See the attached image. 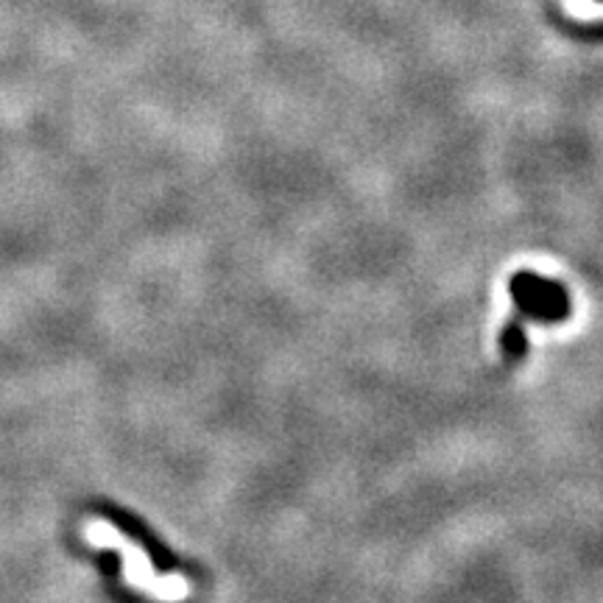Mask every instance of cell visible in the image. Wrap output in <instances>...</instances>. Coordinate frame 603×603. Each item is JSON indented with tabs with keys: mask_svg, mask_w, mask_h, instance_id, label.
<instances>
[{
	"mask_svg": "<svg viewBox=\"0 0 603 603\" xmlns=\"http://www.w3.org/2000/svg\"><path fill=\"white\" fill-rule=\"evenodd\" d=\"M562 9L576 23L603 20V0H562Z\"/></svg>",
	"mask_w": 603,
	"mask_h": 603,
	"instance_id": "7a4b0ae2",
	"label": "cell"
},
{
	"mask_svg": "<svg viewBox=\"0 0 603 603\" xmlns=\"http://www.w3.org/2000/svg\"><path fill=\"white\" fill-rule=\"evenodd\" d=\"M84 539L95 548H118L123 553V576L137 590L148 592L160 601H185L190 595L188 581L182 576H157L148 564V556L140 545L129 542L115 525L104 520H93L84 525Z\"/></svg>",
	"mask_w": 603,
	"mask_h": 603,
	"instance_id": "6da1fadb",
	"label": "cell"
}]
</instances>
